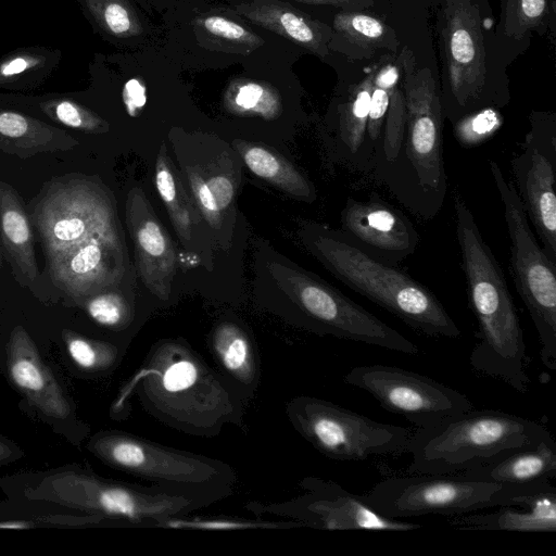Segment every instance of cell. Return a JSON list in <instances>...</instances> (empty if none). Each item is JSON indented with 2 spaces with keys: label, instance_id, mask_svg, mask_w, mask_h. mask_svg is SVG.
Listing matches in <instances>:
<instances>
[{
  "label": "cell",
  "instance_id": "cell-34",
  "mask_svg": "<svg viewBox=\"0 0 556 556\" xmlns=\"http://www.w3.org/2000/svg\"><path fill=\"white\" fill-rule=\"evenodd\" d=\"M501 124V114L488 108L458 119L454 124V132L460 144L471 147L493 135Z\"/></svg>",
  "mask_w": 556,
  "mask_h": 556
},
{
  "label": "cell",
  "instance_id": "cell-28",
  "mask_svg": "<svg viewBox=\"0 0 556 556\" xmlns=\"http://www.w3.org/2000/svg\"><path fill=\"white\" fill-rule=\"evenodd\" d=\"M224 106L235 115L274 119L281 113V99L278 91L268 84L236 79L225 91Z\"/></svg>",
  "mask_w": 556,
  "mask_h": 556
},
{
  "label": "cell",
  "instance_id": "cell-35",
  "mask_svg": "<svg viewBox=\"0 0 556 556\" xmlns=\"http://www.w3.org/2000/svg\"><path fill=\"white\" fill-rule=\"evenodd\" d=\"M45 111L58 122L72 128L90 132H104L109 128L98 115L68 100L48 103Z\"/></svg>",
  "mask_w": 556,
  "mask_h": 556
},
{
  "label": "cell",
  "instance_id": "cell-8",
  "mask_svg": "<svg viewBox=\"0 0 556 556\" xmlns=\"http://www.w3.org/2000/svg\"><path fill=\"white\" fill-rule=\"evenodd\" d=\"M490 170L504 206L510 241V268L518 294L536 329L545 367L556 369V262L541 248L514 185L498 164L490 160Z\"/></svg>",
  "mask_w": 556,
  "mask_h": 556
},
{
  "label": "cell",
  "instance_id": "cell-14",
  "mask_svg": "<svg viewBox=\"0 0 556 556\" xmlns=\"http://www.w3.org/2000/svg\"><path fill=\"white\" fill-rule=\"evenodd\" d=\"M442 37L447 67L450 103L444 117L455 124L484 105L485 50L479 9L471 0H446Z\"/></svg>",
  "mask_w": 556,
  "mask_h": 556
},
{
  "label": "cell",
  "instance_id": "cell-31",
  "mask_svg": "<svg viewBox=\"0 0 556 556\" xmlns=\"http://www.w3.org/2000/svg\"><path fill=\"white\" fill-rule=\"evenodd\" d=\"M90 10L101 25L116 37H132L142 33L141 23L127 0H88Z\"/></svg>",
  "mask_w": 556,
  "mask_h": 556
},
{
  "label": "cell",
  "instance_id": "cell-33",
  "mask_svg": "<svg viewBox=\"0 0 556 556\" xmlns=\"http://www.w3.org/2000/svg\"><path fill=\"white\" fill-rule=\"evenodd\" d=\"M86 309L96 323L108 328H125L132 320L130 305L116 292H99L91 295L86 303Z\"/></svg>",
  "mask_w": 556,
  "mask_h": 556
},
{
  "label": "cell",
  "instance_id": "cell-5",
  "mask_svg": "<svg viewBox=\"0 0 556 556\" xmlns=\"http://www.w3.org/2000/svg\"><path fill=\"white\" fill-rule=\"evenodd\" d=\"M549 431L541 424L495 409H470L418 428L406 453L408 473L456 475L535 446Z\"/></svg>",
  "mask_w": 556,
  "mask_h": 556
},
{
  "label": "cell",
  "instance_id": "cell-29",
  "mask_svg": "<svg viewBox=\"0 0 556 556\" xmlns=\"http://www.w3.org/2000/svg\"><path fill=\"white\" fill-rule=\"evenodd\" d=\"M400 60H388L374 71L367 134L374 152L378 147L394 88L401 81ZM375 157V156H374Z\"/></svg>",
  "mask_w": 556,
  "mask_h": 556
},
{
  "label": "cell",
  "instance_id": "cell-41",
  "mask_svg": "<svg viewBox=\"0 0 556 556\" xmlns=\"http://www.w3.org/2000/svg\"><path fill=\"white\" fill-rule=\"evenodd\" d=\"M123 101L130 116L138 115L147 101L144 85L137 78L129 79L124 85Z\"/></svg>",
  "mask_w": 556,
  "mask_h": 556
},
{
  "label": "cell",
  "instance_id": "cell-4",
  "mask_svg": "<svg viewBox=\"0 0 556 556\" xmlns=\"http://www.w3.org/2000/svg\"><path fill=\"white\" fill-rule=\"evenodd\" d=\"M303 240L334 277L415 331L447 339L462 336L454 319L427 287L396 266L370 257L341 231L311 225L305 228Z\"/></svg>",
  "mask_w": 556,
  "mask_h": 556
},
{
  "label": "cell",
  "instance_id": "cell-43",
  "mask_svg": "<svg viewBox=\"0 0 556 556\" xmlns=\"http://www.w3.org/2000/svg\"><path fill=\"white\" fill-rule=\"evenodd\" d=\"M36 61L28 56H16L5 63H3L0 67V74L2 76H13L17 75L25 70L34 66Z\"/></svg>",
  "mask_w": 556,
  "mask_h": 556
},
{
  "label": "cell",
  "instance_id": "cell-42",
  "mask_svg": "<svg viewBox=\"0 0 556 556\" xmlns=\"http://www.w3.org/2000/svg\"><path fill=\"white\" fill-rule=\"evenodd\" d=\"M307 4H323L342 8L349 11H361L374 5V0H295Z\"/></svg>",
  "mask_w": 556,
  "mask_h": 556
},
{
  "label": "cell",
  "instance_id": "cell-38",
  "mask_svg": "<svg viewBox=\"0 0 556 556\" xmlns=\"http://www.w3.org/2000/svg\"><path fill=\"white\" fill-rule=\"evenodd\" d=\"M68 352L76 364L84 368L109 366L116 357V351L109 345H94L89 341L75 338L68 343Z\"/></svg>",
  "mask_w": 556,
  "mask_h": 556
},
{
  "label": "cell",
  "instance_id": "cell-39",
  "mask_svg": "<svg viewBox=\"0 0 556 556\" xmlns=\"http://www.w3.org/2000/svg\"><path fill=\"white\" fill-rule=\"evenodd\" d=\"M15 383L26 390L38 391L43 386V377L39 368L27 359L16 362L11 369Z\"/></svg>",
  "mask_w": 556,
  "mask_h": 556
},
{
  "label": "cell",
  "instance_id": "cell-17",
  "mask_svg": "<svg viewBox=\"0 0 556 556\" xmlns=\"http://www.w3.org/2000/svg\"><path fill=\"white\" fill-rule=\"evenodd\" d=\"M47 261L56 287L74 296H91L121 281L127 252L118 229L97 235Z\"/></svg>",
  "mask_w": 556,
  "mask_h": 556
},
{
  "label": "cell",
  "instance_id": "cell-2",
  "mask_svg": "<svg viewBox=\"0 0 556 556\" xmlns=\"http://www.w3.org/2000/svg\"><path fill=\"white\" fill-rule=\"evenodd\" d=\"M452 199L468 303L478 324V341L469 363L477 372L526 393L531 383L526 343L506 279L457 189Z\"/></svg>",
  "mask_w": 556,
  "mask_h": 556
},
{
  "label": "cell",
  "instance_id": "cell-13",
  "mask_svg": "<svg viewBox=\"0 0 556 556\" xmlns=\"http://www.w3.org/2000/svg\"><path fill=\"white\" fill-rule=\"evenodd\" d=\"M303 493L280 502L245 503L249 511L271 515L323 530L409 531L421 525L386 517L375 510L363 495L343 489L332 480L305 477L300 481Z\"/></svg>",
  "mask_w": 556,
  "mask_h": 556
},
{
  "label": "cell",
  "instance_id": "cell-25",
  "mask_svg": "<svg viewBox=\"0 0 556 556\" xmlns=\"http://www.w3.org/2000/svg\"><path fill=\"white\" fill-rule=\"evenodd\" d=\"M233 148L257 177L304 202L316 199L313 184L278 152L244 140H235Z\"/></svg>",
  "mask_w": 556,
  "mask_h": 556
},
{
  "label": "cell",
  "instance_id": "cell-37",
  "mask_svg": "<svg viewBox=\"0 0 556 556\" xmlns=\"http://www.w3.org/2000/svg\"><path fill=\"white\" fill-rule=\"evenodd\" d=\"M187 176L198 210L212 228L219 230L223 223V213L205 179L192 169H188Z\"/></svg>",
  "mask_w": 556,
  "mask_h": 556
},
{
  "label": "cell",
  "instance_id": "cell-6",
  "mask_svg": "<svg viewBox=\"0 0 556 556\" xmlns=\"http://www.w3.org/2000/svg\"><path fill=\"white\" fill-rule=\"evenodd\" d=\"M390 477L363 495L379 514L394 519L425 515L459 516L492 507L518 505L519 500L552 485H509L456 475Z\"/></svg>",
  "mask_w": 556,
  "mask_h": 556
},
{
  "label": "cell",
  "instance_id": "cell-44",
  "mask_svg": "<svg viewBox=\"0 0 556 556\" xmlns=\"http://www.w3.org/2000/svg\"><path fill=\"white\" fill-rule=\"evenodd\" d=\"M555 0H553V4H554Z\"/></svg>",
  "mask_w": 556,
  "mask_h": 556
},
{
  "label": "cell",
  "instance_id": "cell-16",
  "mask_svg": "<svg viewBox=\"0 0 556 556\" xmlns=\"http://www.w3.org/2000/svg\"><path fill=\"white\" fill-rule=\"evenodd\" d=\"M340 220V231L355 247L388 265L397 266L419 242V233L408 217L377 193L366 201L349 198Z\"/></svg>",
  "mask_w": 556,
  "mask_h": 556
},
{
  "label": "cell",
  "instance_id": "cell-20",
  "mask_svg": "<svg viewBox=\"0 0 556 556\" xmlns=\"http://www.w3.org/2000/svg\"><path fill=\"white\" fill-rule=\"evenodd\" d=\"M451 525L473 530L555 532L556 488L552 484L519 505L500 506V509L491 513L475 511L456 516Z\"/></svg>",
  "mask_w": 556,
  "mask_h": 556
},
{
  "label": "cell",
  "instance_id": "cell-7",
  "mask_svg": "<svg viewBox=\"0 0 556 556\" xmlns=\"http://www.w3.org/2000/svg\"><path fill=\"white\" fill-rule=\"evenodd\" d=\"M270 271L295 306L302 328L319 336L418 354L414 342L321 279L283 265H271Z\"/></svg>",
  "mask_w": 556,
  "mask_h": 556
},
{
  "label": "cell",
  "instance_id": "cell-26",
  "mask_svg": "<svg viewBox=\"0 0 556 556\" xmlns=\"http://www.w3.org/2000/svg\"><path fill=\"white\" fill-rule=\"evenodd\" d=\"M78 142L64 131L22 114L0 111V150L28 156L38 152L68 150Z\"/></svg>",
  "mask_w": 556,
  "mask_h": 556
},
{
  "label": "cell",
  "instance_id": "cell-11",
  "mask_svg": "<svg viewBox=\"0 0 556 556\" xmlns=\"http://www.w3.org/2000/svg\"><path fill=\"white\" fill-rule=\"evenodd\" d=\"M49 258L97 235L121 229L110 191L86 178L54 184L31 214Z\"/></svg>",
  "mask_w": 556,
  "mask_h": 556
},
{
  "label": "cell",
  "instance_id": "cell-36",
  "mask_svg": "<svg viewBox=\"0 0 556 556\" xmlns=\"http://www.w3.org/2000/svg\"><path fill=\"white\" fill-rule=\"evenodd\" d=\"M202 27L212 36L227 42L255 49L263 40L242 25L224 16L211 15L201 21Z\"/></svg>",
  "mask_w": 556,
  "mask_h": 556
},
{
  "label": "cell",
  "instance_id": "cell-19",
  "mask_svg": "<svg viewBox=\"0 0 556 556\" xmlns=\"http://www.w3.org/2000/svg\"><path fill=\"white\" fill-rule=\"evenodd\" d=\"M252 23L269 29L313 53H329L332 29L294 7L279 0H253L233 9Z\"/></svg>",
  "mask_w": 556,
  "mask_h": 556
},
{
  "label": "cell",
  "instance_id": "cell-22",
  "mask_svg": "<svg viewBox=\"0 0 556 556\" xmlns=\"http://www.w3.org/2000/svg\"><path fill=\"white\" fill-rule=\"evenodd\" d=\"M210 349L222 374L243 394H253L258 382V364L248 332L238 324L222 321L210 337Z\"/></svg>",
  "mask_w": 556,
  "mask_h": 556
},
{
  "label": "cell",
  "instance_id": "cell-24",
  "mask_svg": "<svg viewBox=\"0 0 556 556\" xmlns=\"http://www.w3.org/2000/svg\"><path fill=\"white\" fill-rule=\"evenodd\" d=\"M331 45L344 43L351 59L370 58L378 49L395 50L397 40L392 28L380 18L361 11L344 10L336 14Z\"/></svg>",
  "mask_w": 556,
  "mask_h": 556
},
{
  "label": "cell",
  "instance_id": "cell-27",
  "mask_svg": "<svg viewBox=\"0 0 556 556\" xmlns=\"http://www.w3.org/2000/svg\"><path fill=\"white\" fill-rule=\"evenodd\" d=\"M155 185L176 233L180 241L186 244L191 239V230L199 222V215L176 174L164 143H162L156 156Z\"/></svg>",
  "mask_w": 556,
  "mask_h": 556
},
{
  "label": "cell",
  "instance_id": "cell-10",
  "mask_svg": "<svg viewBox=\"0 0 556 556\" xmlns=\"http://www.w3.org/2000/svg\"><path fill=\"white\" fill-rule=\"evenodd\" d=\"M97 448L116 468L164 486L232 490L237 482L232 467L220 459L127 433L108 434Z\"/></svg>",
  "mask_w": 556,
  "mask_h": 556
},
{
  "label": "cell",
  "instance_id": "cell-12",
  "mask_svg": "<svg viewBox=\"0 0 556 556\" xmlns=\"http://www.w3.org/2000/svg\"><path fill=\"white\" fill-rule=\"evenodd\" d=\"M343 381L366 391L382 408L403 416L417 428L434 426L472 409L471 401L462 392L392 365L355 366Z\"/></svg>",
  "mask_w": 556,
  "mask_h": 556
},
{
  "label": "cell",
  "instance_id": "cell-32",
  "mask_svg": "<svg viewBox=\"0 0 556 556\" xmlns=\"http://www.w3.org/2000/svg\"><path fill=\"white\" fill-rule=\"evenodd\" d=\"M548 13L547 0H505L503 27L507 36L520 39L540 26Z\"/></svg>",
  "mask_w": 556,
  "mask_h": 556
},
{
  "label": "cell",
  "instance_id": "cell-3",
  "mask_svg": "<svg viewBox=\"0 0 556 556\" xmlns=\"http://www.w3.org/2000/svg\"><path fill=\"white\" fill-rule=\"evenodd\" d=\"M399 60L405 100L404 130L396 157L376 180L412 214L431 220L441 211L447 192L442 99L430 70H416L406 48Z\"/></svg>",
  "mask_w": 556,
  "mask_h": 556
},
{
  "label": "cell",
  "instance_id": "cell-30",
  "mask_svg": "<svg viewBox=\"0 0 556 556\" xmlns=\"http://www.w3.org/2000/svg\"><path fill=\"white\" fill-rule=\"evenodd\" d=\"M304 527L294 520H266L242 517H189L177 516L161 521L156 528L198 531H231L255 529H289Z\"/></svg>",
  "mask_w": 556,
  "mask_h": 556
},
{
  "label": "cell",
  "instance_id": "cell-18",
  "mask_svg": "<svg viewBox=\"0 0 556 556\" xmlns=\"http://www.w3.org/2000/svg\"><path fill=\"white\" fill-rule=\"evenodd\" d=\"M126 223L141 281L157 299L167 301L176 273V252L170 236L139 187L127 194Z\"/></svg>",
  "mask_w": 556,
  "mask_h": 556
},
{
  "label": "cell",
  "instance_id": "cell-15",
  "mask_svg": "<svg viewBox=\"0 0 556 556\" xmlns=\"http://www.w3.org/2000/svg\"><path fill=\"white\" fill-rule=\"evenodd\" d=\"M531 127L511 160L515 188L542 243L556 262V117L530 116Z\"/></svg>",
  "mask_w": 556,
  "mask_h": 556
},
{
  "label": "cell",
  "instance_id": "cell-21",
  "mask_svg": "<svg viewBox=\"0 0 556 556\" xmlns=\"http://www.w3.org/2000/svg\"><path fill=\"white\" fill-rule=\"evenodd\" d=\"M462 475L509 485H534L556 477V442L551 432L532 447L515 451Z\"/></svg>",
  "mask_w": 556,
  "mask_h": 556
},
{
  "label": "cell",
  "instance_id": "cell-1",
  "mask_svg": "<svg viewBox=\"0 0 556 556\" xmlns=\"http://www.w3.org/2000/svg\"><path fill=\"white\" fill-rule=\"evenodd\" d=\"M130 387L149 415L189 435L216 437L243 421V394L181 339L156 342Z\"/></svg>",
  "mask_w": 556,
  "mask_h": 556
},
{
  "label": "cell",
  "instance_id": "cell-9",
  "mask_svg": "<svg viewBox=\"0 0 556 556\" xmlns=\"http://www.w3.org/2000/svg\"><path fill=\"white\" fill-rule=\"evenodd\" d=\"M292 428L314 448L336 460H366L406 452L412 430L383 424L330 401L299 395L285 406Z\"/></svg>",
  "mask_w": 556,
  "mask_h": 556
},
{
  "label": "cell",
  "instance_id": "cell-23",
  "mask_svg": "<svg viewBox=\"0 0 556 556\" xmlns=\"http://www.w3.org/2000/svg\"><path fill=\"white\" fill-rule=\"evenodd\" d=\"M0 230L3 247L16 278L23 286L34 282L38 268L29 220L18 194L2 181H0Z\"/></svg>",
  "mask_w": 556,
  "mask_h": 556
},
{
  "label": "cell",
  "instance_id": "cell-40",
  "mask_svg": "<svg viewBox=\"0 0 556 556\" xmlns=\"http://www.w3.org/2000/svg\"><path fill=\"white\" fill-rule=\"evenodd\" d=\"M205 179V178H204ZM222 213H228L235 200V186L229 177L222 174L205 179Z\"/></svg>",
  "mask_w": 556,
  "mask_h": 556
}]
</instances>
